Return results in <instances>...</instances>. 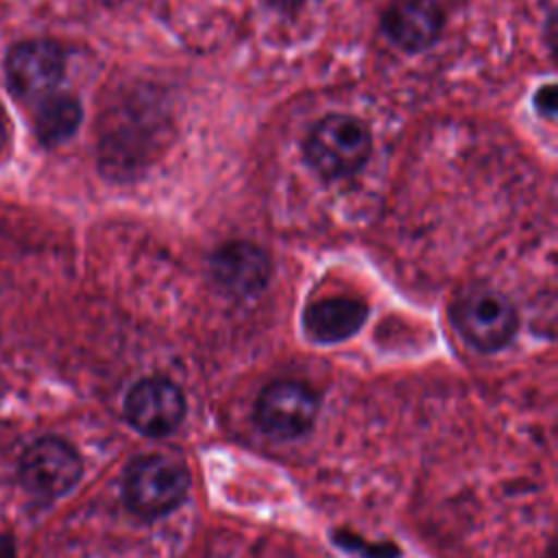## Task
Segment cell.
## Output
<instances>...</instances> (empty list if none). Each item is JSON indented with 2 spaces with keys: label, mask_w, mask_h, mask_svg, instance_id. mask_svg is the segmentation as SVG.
<instances>
[{
  "label": "cell",
  "mask_w": 558,
  "mask_h": 558,
  "mask_svg": "<svg viewBox=\"0 0 558 558\" xmlns=\"http://www.w3.org/2000/svg\"><path fill=\"white\" fill-rule=\"evenodd\" d=\"M187 488L190 473L179 458L168 453H148L129 464L122 495L133 514L142 519H157L179 508Z\"/></svg>",
  "instance_id": "obj_1"
},
{
  "label": "cell",
  "mask_w": 558,
  "mask_h": 558,
  "mask_svg": "<svg viewBox=\"0 0 558 558\" xmlns=\"http://www.w3.org/2000/svg\"><path fill=\"white\" fill-rule=\"evenodd\" d=\"M373 148L371 131L353 116L331 113L307 135L305 159L329 181L353 177L368 161Z\"/></svg>",
  "instance_id": "obj_2"
},
{
  "label": "cell",
  "mask_w": 558,
  "mask_h": 558,
  "mask_svg": "<svg viewBox=\"0 0 558 558\" xmlns=\"http://www.w3.org/2000/svg\"><path fill=\"white\" fill-rule=\"evenodd\" d=\"M458 333L477 351L495 353L512 342L519 331L517 307L493 288H469L451 305Z\"/></svg>",
  "instance_id": "obj_3"
},
{
  "label": "cell",
  "mask_w": 558,
  "mask_h": 558,
  "mask_svg": "<svg viewBox=\"0 0 558 558\" xmlns=\"http://www.w3.org/2000/svg\"><path fill=\"white\" fill-rule=\"evenodd\" d=\"M83 475V460L74 445L59 436L33 440L17 460L20 486L44 501L68 495Z\"/></svg>",
  "instance_id": "obj_4"
},
{
  "label": "cell",
  "mask_w": 558,
  "mask_h": 558,
  "mask_svg": "<svg viewBox=\"0 0 558 558\" xmlns=\"http://www.w3.org/2000/svg\"><path fill=\"white\" fill-rule=\"evenodd\" d=\"M7 85L17 100L41 102L59 92L65 76V50L52 39H24L4 57Z\"/></svg>",
  "instance_id": "obj_5"
},
{
  "label": "cell",
  "mask_w": 558,
  "mask_h": 558,
  "mask_svg": "<svg viewBox=\"0 0 558 558\" xmlns=\"http://www.w3.org/2000/svg\"><path fill=\"white\" fill-rule=\"evenodd\" d=\"M183 390L166 377H144L124 397V418L144 436L161 438L172 434L185 416Z\"/></svg>",
  "instance_id": "obj_6"
},
{
  "label": "cell",
  "mask_w": 558,
  "mask_h": 558,
  "mask_svg": "<svg viewBox=\"0 0 558 558\" xmlns=\"http://www.w3.org/2000/svg\"><path fill=\"white\" fill-rule=\"evenodd\" d=\"M318 397L299 381H272L255 403L257 425L275 438H299L307 434L318 416Z\"/></svg>",
  "instance_id": "obj_7"
},
{
  "label": "cell",
  "mask_w": 558,
  "mask_h": 558,
  "mask_svg": "<svg viewBox=\"0 0 558 558\" xmlns=\"http://www.w3.org/2000/svg\"><path fill=\"white\" fill-rule=\"evenodd\" d=\"M209 272L214 281L235 296H251L266 288L272 264L264 248L251 242H227L209 257Z\"/></svg>",
  "instance_id": "obj_8"
},
{
  "label": "cell",
  "mask_w": 558,
  "mask_h": 558,
  "mask_svg": "<svg viewBox=\"0 0 558 558\" xmlns=\"http://www.w3.org/2000/svg\"><path fill=\"white\" fill-rule=\"evenodd\" d=\"M445 13L436 0H390L381 15L386 37L408 52L427 50L442 33Z\"/></svg>",
  "instance_id": "obj_9"
},
{
  "label": "cell",
  "mask_w": 558,
  "mask_h": 558,
  "mask_svg": "<svg viewBox=\"0 0 558 558\" xmlns=\"http://www.w3.org/2000/svg\"><path fill=\"white\" fill-rule=\"evenodd\" d=\"M366 316L368 307L360 299L331 296L307 305L303 327L314 342L331 344L355 336L366 323Z\"/></svg>",
  "instance_id": "obj_10"
},
{
  "label": "cell",
  "mask_w": 558,
  "mask_h": 558,
  "mask_svg": "<svg viewBox=\"0 0 558 558\" xmlns=\"http://www.w3.org/2000/svg\"><path fill=\"white\" fill-rule=\"evenodd\" d=\"M83 120L81 100L68 92H54L35 105L33 129L41 146L54 148L68 142Z\"/></svg>",
  "instance_id": "obj_11"
},
{
  "label": "cell",
  "mask_w": 558,
  "mask_h": 558,
  "mask_svg": "<svg viewBox=\"0 0 558 558\" xmlns=\"http://www.w3.org/2000/svg\"><path fill=\"white\" fill-rule=\"evenodd\" d=\"M534 107L541 111V116L554 118V113H556V85L554 83H547L536 92Z\"/></svg>",
  "instance_id": "obj_12"
},
{
  "label": "cell",
  "mask_w": 558,
  "mask_h": 558,
  "mask_svg": "<svg viewBox=\"0 0 558 558\" xmlns=\"http://www.w3.org/2000/svg\"><path fill=\"white\" fill-rule=\"evenodd\" d=\"M9 146H11V122L4 107L0 105V157L7 153Z\"/></svg>",
  "instance_id": "obj_13"
},
{
  "label": "cell",
  "mask_w": 558,
  "mask_h": 558,
  "mask_svg": "<svg viewBox=\"0 0 558 558\" xmlns=\"http://www.w3.org/2000/svg\"><path fill=\"white\" fill-rule=\"evenodd\" d=\"M0 558H17L15 541L11 534H4V532H0Z\"/></svg>",
  "instance_id": "obj_14"
}]
</instances>
